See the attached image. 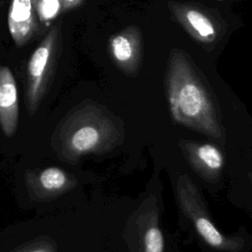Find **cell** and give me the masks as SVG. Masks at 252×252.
Segmentation results:
<instances>
[{"label": "cell", "instance_id": "obj_4", "mask_svg": "<svg viewBox=\"0 0 252 252\" xmlns=\"http://www.w3.org/2000/svg\"><path fill=\"white\" fill-rule=\"evenodd\" d=\"M176 192L180 207L204 241L212 247L224 251H234L237 249L238 244L234 239L223 236L217 229L205 210L198 190L186 174L178 178Z\"/></svg>", "mask_w": 252, "mask_h": 252}, {"label": "cell", "instance_id": "obj_5", "mask_svg": "<svg viewBox=\"0 0 252 252\" xmlns=\"http://www.w3.org/2000/svg\"><path fill=\"white\" fill-rule=\"evenodd\" d=\"M109 51L114 63L127 75H134L142 58V36L139 29L129 26L109 38Z\"/></svg>", "mask_w": 252, "mask_h": 252}, {"label": "cell", "instance_id": "obj_10", "mask_svg": "<svg viewBox=\"0 0 252 252\" xmlns=\"http://www.w3.org/2000/svg\"><path fill=\"white\" fill-rule=\"evenodd\" d=\"M185 151L190 163L201 174L213 175L222 167V155L211 144H186Z\"/></svg>", "mask_w": 252, "mask_h": 252}, {"label": "cell", "instance_id": "obj_12", "mask_svg": "<svg viewBox=\"0 0 252 252\" xmlns=\"http://www.w3.org/2000/svg\"><path fill=\"white\" fill-rule=\"evenodd\" d=\"M33 6L36 11L37 18L41 22L51 21L60 13L65 12L63 8V1L58 0L33 1Z\"/></svg>", "mask_w": 252, "mask_h": 252}, {"label": "cell", "instance_id": "obj_13", "mask_svg": "<svg viewBox=\"0 0 252 252\" xmlns=\"http://www.w3.org/2000/svg\"><path fill=\"white\" fill-rule=\"evenodd\" d=\"M23 252H51L50 248L45 246H34L32 248H29Z\"/></svg>", "mask_w": 252, "mask_h": 252}, {"label": "cell", "instance_id": "obj_3", "mask_svg": "<svg viewBox=\"0 0 252 252\" xmlns=\"http://www.w3.org/2000/svg\"><path fill=\"white\" fill-rule=\"evenodd\" d=\"M61 45V30L56 25L45 34L32 52L27 66L26 104L30 114H33L45 95L54 72Z\"/></svg>", "mask_w": 252, "mask_h": 252}, {"label": "cell", "instance_id": "obj_1", "mask_svg": "<svg viewBox=\"0 0 252 252\" xmlns=\"http://www.w3.org/2000/svg\"><path fill=\"white\" fill-rule=\"evenodd\" d=\"M123 139L124 126L118 117L101 104L84 101L58 125L51 145L58 158L75 162L88 154L111 151Z\"/></svg>", "mask_w": 252, "mask_h": 252}, {"label": "cell", "instance_id": "obj_11", "mask_svg": "<svg viewBox=\"0 0 252 252\" xmlns=\"http://www.w3.org/2000/svg\"><path fill=\"white\" fill-rule=\"evenodd\" d=\"M142 244L144 252H163V236L156 218H153L145 228L142 236Z\"/></svg>", "mask_w": 252, "mask_h": 252}, {"label": "cell", "instance_id": "obj_9", "mask_svg": "<svg viewBox=\"0 0 252 252\" xmlns=\"http://www.w3.org/2000/svg\"><path fill=\"white\" fill-rule=\"evenodd\" d=\"M170 9L180 23L199 40L210 42L217 36L214 21L202 11L195 8H185L177 4H170Z\"/></svg>", "mask_w": 252, "mask_h": 252}, {"label": "cell", "instance_id": "obj_6", "mask_svg": "<svg viewBox=\"0 0 252 252\" xmlns=\"http://www.w3.org/2000/svg\"><path fill=\"white\" fill-rule=\"evenodd\" d=\"M26 182L35 197L50 198L58 196L76 185V180L59 167H46L36 172H27Z\"/></svg>", "mask_w": 252, "mask_h": 252}, {"label": "cell", "instance_id": "obj_7", "mask_svg": "<svg viewBox=\"0 0 252 252\" xmlns=\"http://www.w3.org/2000/svg\"><path fill=\"white\" fill-rule=\"evenodd\" d=\"M8 27L17 46L21 47L30 41L38 31L37 14L33 1L16 0L10 4Z\"/></svg>", "mask_w": 252, "mask_h": 252}, {"label": "cell", "instance_id": "obj_2", "mask_svg": "<svg viewBox=\"0 0 252 252\" xmlns=\"http://www.w3.org/2000/svg\"><path fill=\"white\" fill-rule=\"evenodd\" d=\"M166 91L173 119L179 124L220 138L221 124L211 94L185 55L172 51L166 73Z\"/></svg>", "mask_w": 252, "mask_h": 252}, {"label": "cell", "instance_id": "obj_8", "mask_svg": "<svg viewBox=\"0 0 252 252\" xmlns=\"http://www.w3.org/2000/svg\"><path fill=\"white\" fill-rule=\"evenodd\" d=\"M18 91L12 71L0 66V126L7 137H12L18 126Z\"/></svg>", "mask_w": 252, "mask_h": 252}]
</instances>
